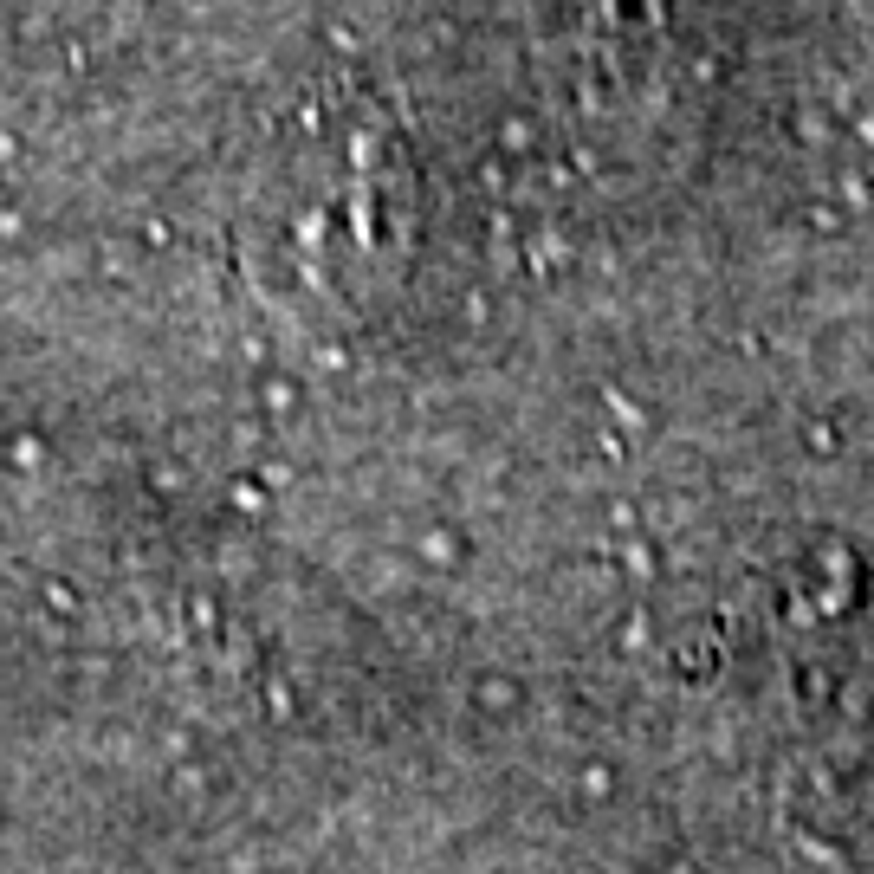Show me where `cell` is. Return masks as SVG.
Here are the masks:
<instances>
[]
</instances>
